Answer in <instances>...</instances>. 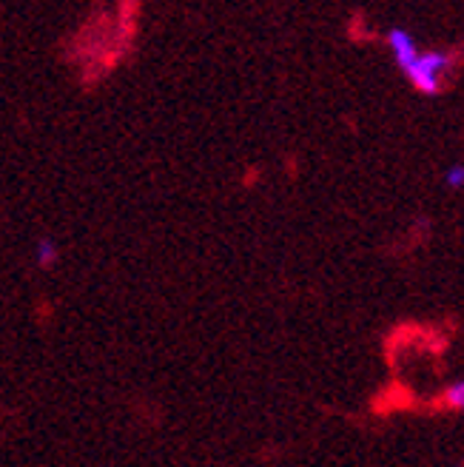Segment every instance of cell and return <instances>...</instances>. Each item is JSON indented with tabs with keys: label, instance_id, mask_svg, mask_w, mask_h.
Listing matches in <instances>:
<instances>
[{
	"label": "cell",
	"instance_id": "cell-1",
	"mask_svg": "<svg viewBox=\"0 0 464 467\" xmlns=\"http://www.w3.org/2000/svg\"><path fill=\"white\" fill-rule=\"evenodd\" d=\"M450 57L445 52H419L413 63H407L402 72L407 75V80L422 91V95H438V78L448 68Z\"/></svg>",
	"mask_w": 464,
	"mask_h": 467
},
{
	"label": "cell",
	"instance_id": "cell-2",
	"mask_svg": "<svg viewBox=\"0 0 464 467\" xmlns=\"http://www.w3.org/2000/svg\"><path fill=\"white\" fill-rule=\"evenodd\" d=\"M387 46H390L393 57H397L399 68H405L407 63H413L416 55H419V46H416V40H413L410 32H405V29H390Z\"/></svg>",
	"mask_w": 464,
	"mask_h": 467
},
{
	"label": "cell",
	"instance_id": "cell-3",
	"mask_svg": "<svg viewBox=\"0 0 464 467\" xmlns=\"http://www.w3.org/2000/svg\"><path fill=\"white\" fill-rule=\"evenodd\" d=\"M35 254H37V263H40V268H52V265L57 263V256H60V251H57L55 240H49V237H43V240L37 243Z\"/></svg>",
	"mask_w": 464,
	"mask_h": 467
},
{
	"label": "cell",
	"instance_id": "cell-4",
	"mask_svg": "<svg viewBox=\"0 0 464 467\" xmlns=\"http://www.w3.org/2000/svg\"><path fill=\"white\" fill-rule=\"evenodd\" d=\"M448 405L450 408H461L464 405V382H453L448 388Z\"/></svg>",
	"mask_w": 464,
	"mask_h": 467
},
{
	"label": "cell",
	"instance_id": "cell-5",
	"mask_svg": "<svg viewBox=\"0 0 464 467\" xmlns=\"http://www.w3.org/2000/svg\"><path fill=\"white\" fill-rule=\"evenodd\" d=\"M448 185H450V189H461V182H464V166H461V162H453V166L448 169Z\"/></svg>",
	"mask_w": 464,
	"mask_h": 467
}]
</instances>
